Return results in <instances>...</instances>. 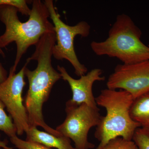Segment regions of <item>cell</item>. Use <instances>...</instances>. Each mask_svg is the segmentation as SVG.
I'll return each instance as SVG.
<instances>
[{"label":"cell","mask_w":149,"mask_h":149,"mask_svg":"<svg viewBox=\"0 0 149 149\" xmlns=\"http://www.w3.org/2000/svg\"><path fill=\"white\" fill-rule=\"evenodd\" d=\"M8 143L7 139H5L3 141L0 140V148H3V149H13V148L8 146Z\"/></svg>","instance_id":"obj_18"},{"label":"cell","mask_w":149,"mask_h":149,"mask_svg":"<svg viewBox=\"0 0 149 149\" xmlns=\"http://www.w3.org/2000/svg\"><path fill=\"white\" fill-rule=\"evenodd\" d=\"M107 88L128 92L134 100L149 92V61L118 64L111 74Z\"/></svg>","instance_id":"obj_8"},{"label":"cell","mask_w":149,"mask_h":149,"mask_svg":"<svg viewBox=\"0 0 149 149\" xmlns=\"http://www.w3.org/2000/svg\"><path fill=\"white\" fill-rule=\"evenodd\" d=\"M29 62L26 61L20 71L10 70L7 78L0 83V101L4 105L17 129V134L22 136L29 128L28 117L23 104L22 92L25 86L24 70Z\"/></svg>","instance_id":"obj_7"},{"label":"cell","mask_w":149,"mask_h":149,"mask_svg":"<svg viewBox=\"0 0 149 149\" xmlns=\"http://www.w3.org/2000/svg\"><path fill=\"white\" fill-rule=\"evenodd\" d=\"M10 139L11 143L18 149H52L38 143L22 140L17 135L11 137Z\"/></svg>","instance_id":"obj_15"},{"label":"cell","mask_w":149,"mask_h":149,"mask_svg":"<svg viewBox=\"0 0 149 149\" xmlns=\"http://www.w3.org/2000/svg\"><path fill=\"white\" fill-rule=\"evenodd\" d=\"M55 35L47 33L35 45V50L26 61L37 62V68L31 70L27 67L24 75L29 82V89L24 98V106L28 117L29 128L40 126L46 132L57 136H62L45 122L42 113L44 103L47 101L55 83L61 79V74L52 66V57L56 44Z\"/></svg>","instance_id":"obj_1"},{"label":"cell","mask_w":149,"mask_h":149,"mask_svg":"<svg viewBox=\"0 0 149 149\" xmlns=\"http://www.w3.org/2000/svg\"><path fill=\"white\" fill-rule=\"evenodd\" d=\"M0 54L3 57H5V56L4 53L3 52L2 49H1V48H0Z\"/></svg>","instance_id":"obj_19"},{"label":"cell","mask_w":149,"mask_h":149,"mask_svg":"<svg viewBox=\"0 0 149 149\" xmlns=\"http://www.w3.org/2000/svg\"><path fill=\"white\" fill-rule=\"evenodd\" d=\"M66 116L64 122L56 130L74 143L76 149H91L94 144L88 140L90 129L97 126L102 116L99 108L95 109L85 104L76 105L68 100L65 105Z\"/></svg>","instance_id":"obj_6"},{"label":"cell","mask_w":149,"mask_h":149,"mask_svg":"<svg viewBox=\"0 0 149 149\" xmlns=\"http://www.w3.org/2000/svg\"><path fill=\"white\" fill-rule=\"evenodd\" d=\"M102 149H139L133 141H127L121 138L113 139Z\"/></svg>","instance_id":"obj_14"},{"label":"cell","mask_w":149,"mask_h":149,"mask_svg":"<svg viewBox=\"0 0 149 149\" xmlns=\"http://www.w3.org/2000/svg\"><path fill=\"white\" fill-rule=\"evenodd\" d=\"M132 141L139 149H149V132L142 128L135 131Z\"/></svg>","instance_id":"obj_13"},{"label":"cell","mask_w":149,"mask_h":149,"mask_svg":"<svg viewBox=\"0 0 149 149\" xmlns=\"http://www.w3.org/2000/svg\"><path fill=\"white\" fill-rule=\"evenodd\" d=\"M57 69L62 79L68 82L72 91V98L70 101L74 104H85L94 108H98L93 95V87L96 81H104L105 79L101 75V69L94 68L80 76L79 79L71 77L63 67L58 65Z\"/></svg>","instance_id":"obj_9"},{"label":"cell","mask_w":149,"mask_h":149,"mask_svg":"<svg viewBox=\"0 0 149 149\" xmlns=\"http://www.w3.org/2000/svg\"><path fill=\"white\" fill-rule=\"evenodd\" d=\"M27 1L25 0H0V6L8 5L16 8L19 12L23 15L29 16L31 9L27 5Z\"/></svg>","instance_id":"obj_16"},{"label":"cell","mask_w":149,"mask_h":149,"mask_svg":"<svg viewBox=\"0 0 149 149\" xmlns=\"http://www.w3.org/2000/svg\"><path fill=\"white\" fill-rule=\"evenodd\" d=\"M96 149H102V148H100V147L98 146L97 148Z\"/></svg>","instance_id":"obj_20"},{"label":"cell","mask_w":149,"mask_h":149,"mask_svg":"<svg viewBox=\"0 0 149 149\" xmlns=\"http://www.w3.org/2000/svg\"><path fill=\"white\" fill-rule=\"evenodd\" d=\"M7 72L0 62V83L4 82L7 78Z\"/></svg>","instance_id":"obj_17"},{"label":"cell","mask_w":149,"mask_h":149,"mask_svg":"<svg viewBox=\"0 0 149 149\" xmlns=\"http://www.w3.org/2000/svg\"><path fill=\"white\" fill-rule=\"evenodd\" d=\"M26 141L42 144L50 148L58 149H76L72 146L71 140L63 135L57 136L40 131L37 127L29 128L26 133Z\"/></svg>","instance_id":"obj_10"},{"label":"cell","mask_w":149,"mask_h":149,"mask_svg":"<svg viewBox=\"0 0 149 149\" xmlns=\"http://www.w3.org/2000/svg\"><path fill=\"white\" fill-rule=\"evenodd\" d=\"M134 121L149 132V92L134 100L130 111Z\"/></svg>","instance_id":"obj_11"},{"label":"cell","mask_w":149,"mask_h":149,"mask_svg":"<svg viewBox=\"0 0 149 149\" xmlns=\"http://www.w3.org/2000/svg\"><path fill=\"white\" fill-rule=\"evenodd\" d=\"M44 2L49 11L55 33L56 42L53 50V56L56 59H65L69 62L77 76L85 75L88 72V68L78 60L74 50V39L77 35L88 37L91 32V26L84 21L73 26L68 25L61 20L52 0H45Z\"/></svg>","instance_id":"obj_5"},{"label":"cell","mask_w":149,"mask_h":149,"mask_svg":"<svg viewBox=\"0 0 149 149\" xmlns=\"http://www.w3.org/2000/svg\"><path fill=\"white\" fill-rule=\"evenodd\" d=\"M5 108L0 101V130L11 138L17 135V129L11 117L8 115L5 111Z\"/></svg>","instance_id":"obj_12"},{"label":"cell","mask_w":149,"mask_h":149,"mask_svg":"<svg viewBox=\"0 0 149 149\" xmlns=\"http://www.w3.org/2000/svg\"><path fill=\"white\" fill-rule=\"evenodd\" d=\"M95 100L97 105L106 111L95 133L100 142L98 147L102 148L109 141L118 138L132 141L135 131L141 126L130 115L134 100L131 95L123 90L107 88L101 91Z\"/></svg>","instance_id":"obj_3"},{"label":"cell","mask_w":149,"mask_h":149,"mask_svg":"<svg viewBox=\"0 0 149 149\" xmlns=\"http://www.w3.org/2000/svg\"><path fill=\"white\" fill-rule=\"evenodd\" d=\"M141 35L130 17L122 14L116 17L106 40L93 41L91 48L96 55L116 58L123 63L149 61V47L141 42Z\"/></svg>","instance_id":"obj_4"},{"label":"cell","mask_w":149,"mask_h":149,"mask_svg":"<svg viewBox=\"0 0 149 149\" xmlns=\"http://www.w3.org/2000/svg\"><path fill=\"white\" fill-rule=\"evenodd\" d=\"M16 8L8 5L0 6V20L4 24L5 31L0 36V48L10 43L16 44V57L10 70L15 72L22 56L31 46L35 45L46 33L55 32L53 23L49 21L50 14L44 2L34 0L27 21L22 22Z\"/></svg>","instance_id":"obj_2"}]
</instances>
